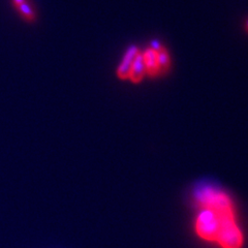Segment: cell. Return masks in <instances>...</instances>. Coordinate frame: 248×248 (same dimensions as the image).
<instances>
[{
    "label": "cell",
    "mask_w": 248,
    "mask_h": 248,
    "mask_svg": "<svg viewBox=\"0 0 248 248\" xmlns=\"http://www.w3.org/2000/svg\"><path fill=\"white\" fill-rule=\"evenodd\" d=\"M157 57H158V65H159L160 75H165L170 71V64H172L170 63V54L167 51V49L164 48L159 52H157Z\"/></svg>",
    "instance_id": "cell-8"
},
{
    "label": "cell",
    "mask_w": 248,
    "mask_h": 248,
    "mask_svg": "<svg viewBox=\"0 0 248 248\" xmlns=\"http://www.w3.org/2000/svg\"><path fill=\"white\" fill-rule=\"evenodd\" d=\"M145 76H146V69H145V65H144L143 56H142V53L140 52L134 61L133 67H131L129 80L133 83L137 84L139 82H141L144 79Z\"/></svg>",
    "instance_id": "cell-7"
},
{
    "label": "cell",
    "mask_w": 248,
    "mask_h": 248,
    "mask_svg": "<svg viewBox=\"0 0 248 248\" xmlns=\"http://www.w3.org/2000/svg\"><path fill=\"white\" fill-rule=\"evenodd\" d=\"M14 9L17 11L21 18L24 19L27 23H34L36 19V14L33 6L29 3V0H12Z\"/></svg>",
    "instance_id": "cell-6"
},
{
    "label": "cell",
    "mask_w": 248,
    "mask_h": 248,
    "mask_svg": "<svg viewBox=\"0 0 248 248\" xmlns=\"http://www.w3.org/2000/svg\"><path fill=\"white\" fill-rule=\"evenodd\" d=\"M140 53V50L136 46H131L127 49L125 55H124L121 63L117 69V77L121 80H127L129 79V75L131 72V67H133L134 61L138 54Z\"/></svg>",
    "instance_id": "cell-4"
},
{
    "label": "cell",
    "mask_w": 248,
    "mask_h": 248,
    "mask_svg": "<svg viewBox=\"0 0 248 248\" xmlns=\"http://www.w3.org/2000/svg\"><path fill=\"white\" fill-rule=\"evenodd\" d=\"M246 27H247V30H248V22H247V24H246Z\"/></svg>",
    "instance_id": "cell-10"
},
{
    "label": "cell",
    "mask_w": 248,
    "mask_h": 248,
    "mask_svg": "<svg viewBox=\"0 0 248 248\" xmlns=\"http://www.w3.org/2000/svg\"><path fill=\"white\" fill-rule=\"evenodd\" d=\"M195 200L202 209H209L219 215L234 214L229 196L212 184H200L195 190Z\"/></svg>",
    "instance_id": "cell-1"
},
{
    "label": "cell",
    "mask_w": 248,
    "mask_h": 248,
    "mask_svg": "<svg viewBox=\"0 0 248 248\" xmlns=\"http://www.w3.org/2000/svg\"><path fill=\"white\" fill-rule=\"evenodd\" d=\"M144 65L146 69V75L150 78H156L160 76L157 52L148 48L144 53H142Z\"/></svg>",
    "instance_id": "cell-5"
},
{
    "label": "cell",
    "mask_w": 248,
    "mask_h": 248,
    "mask_svg": "<svg viewBox=\"0 0 248 248\" xmlns=\"http://www.w3.org/2000/svg\"><path fill=\"white\" fill-rule=\"evenodd\" d=\"M150 49L154 50L155 52H159L160 50L164 49V46H162V45L158 42V41H153L151 43V46H150Z\"/></svg>",
    "instance_id": "cell-9"
},
{
    "label": "cell",
    "mask_w": 248,
    "mask_h": 248,
    "mask_svg": "<svg viewBox=\"0 0 248 248\" xmlns=\"http://www.w3.org/2000/svg\"><path fill=\"white\" fill-rule=\"evenodd\" d=\"M221 216L209 209H202L196 220V232L206 241H216Z\"/></svg>",
    "instance_id": "cell-3"
},
{
    "label": "cell",
    "mask_w": 248,
    "mask_h": 248,
    "mask_svg": "<svg viewBox=\"0 0 248 248\" xmlns=\"http://www.w3.org/2000/svg\"><path fill=\"white\" fill-rule=\"evenodd\" d=\"M220 227L216 242L222 248H242L243 232L238 226L234 214L220 215Z\"/></svg>",
    "instance_id": "cell-2"
}]
</instances>
